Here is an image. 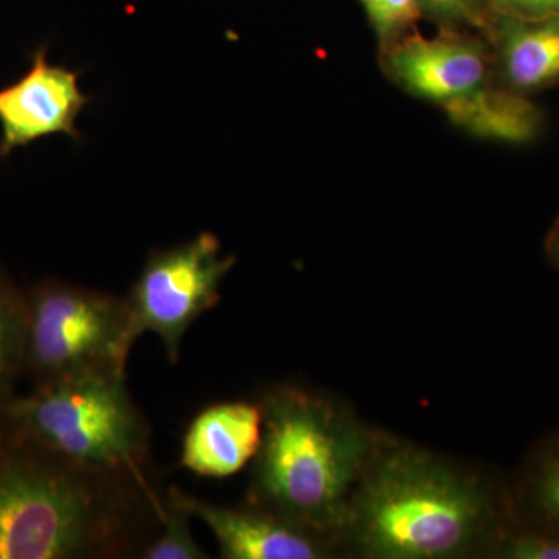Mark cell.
Here are the masks:
<instances>
[{"instance_id": "6da1fadb", "label": "cell", "mask_w": 559, "mask_h": 559, "mask_svg": "<svg viewBox=\"0 0 559 559\" xmlns=\"http://www.w3.org/2000/svg\"><path fill=\"white\" fill-rule=\"evenodd\" d=\"M164 506L150 479L76 465L0 419V559L140 558Z\"/></svg>"}, {"instance_id": "7a4b0ae2", "label": "cell", "mask_w": 559, "mask_h": 559, "mask_svg": "<svg viewBox=\"0 0 559 559\" xmlns=\"http://www.w3.org/2000/svg\"><path fill=\"white\" fill-rule=\"evenodd\" d=\"M507 516L479 474L380 436L340 539L367 558H465L492 554L511 527Z\"/></svg>"}, {"instance_id": "3957f363", "label": "cell", "mask_w": 559, "mask_h": 559, "mask_svg": "<svg viewBox=\"0 0 559 559\" xmlns=\"http://www.w3.org/2000/svg\"><path fill=\"white\" fill-rule=\"evenodd\" d=\"M261 407L250 503L341 544L349 502L380 436L336 400L297 385L271 390Z\"/></svg>"}, {"instance_id": "277c9868", "label": "cell", "mask_w": 559, "mask_h": 559, "mask_svg": "<svg viewBox=\"0 0 559 559\" xmlns=\"http://www.w3.org/2000/svg\"><path fill=\"white\" fill-rule=\"evenodd\" d=\"M0 419L25 439L86 468L148 479L150 426L127 377L36 385L0 403Z\"/></svg>"}, {"instance_id": "5b68a950", "label": "cell", "mask_w": 559, "mask_h": 559, "mask_svg": "<svg viewBox=\"0 0 559 559\" xmlns=\"http://www.w3.org/2000/svg\"><path fill=\"white\" fill-rule=\"evenodd\" d=\"M27 294L25 377L33 388L84 377H127L142 336L130 300L44 278Z\"/></svg>"}, {"instance_id": "8992f818", "label": "cell", "mask_w": 559, "mask_h": 559, "mask_svg": "<svg viewBox=\"0 0 559 559\" xmlns=\"http://www.w3.org/2000/svg\"><path fill=\"white\" fill-rule=\"evenodd\" d=\"M235 261L234 255L221 253L212 231L150 253L128 300L140 333L156 334L171 362L178 360L190 326L218 305L221 283Z\"/></svg>"}, {"instance_id": "52a82bcc", "label": "cell", "mask_w": 559, "mask_h": 559, "mask_svg": "<svg viewBox=\"0 0 559 559\" xmlns=\"http://www.w3.org/2000/svg\"><path fill=\"white\" fill-rule=\"evenodd\" d=\"M381 58L399 86L440 106L488 83L491 66L487 46L459 28H440L433 36L411 32L381 47Z\"/></svg>"}, {"instance_id": "ba28073f", "label": "cell", "mask_w": 559, "mask_h": 559, "mask_svg": "<svg viewBox=\"0 0 559 559\" xmlns=\"http://www.w3.org/2000/svg\"><path fill=\"white\" fill-rule=\"evenodd\" d=\"M28 58L27 72L0 90V159L47 135L80 140L76 119L92 100L80 90L79 70L51 64L47 44Z\"/></svg>"}, {"instance_id": "9c48e42d", "label": "cell", "mask_w": 559, "mask_h": 559, "mask_svg": "<svg viewBox=\"0 0 559 559\" xmlns=\"http://www.w3.org/2000/svg\"><path fill=\"white\" fill-rule=\"evenodd\" d=\"M191 518L207 525L224 559H325L342 547L333 536L278 516L263 507H219L189 495L178 487L168 489Z\"/></svg>"}, {"instance_id": "30bf717a", "label": "cell", "mask_w": 559, "mask_h": 559, "mask_svg": "<svg viewBox=\"0 0 559 559\" xmlns=\"http://www.w3.org/2000/svg\"><path fill=\"white\" fill-rule=\"evenodd\" d=\"M261 439V403L213 404L190 423L182 440L180 465L197 476L226 479L255 459Z\"/></svg>"}, {"instance_id": "8fae6325", "label": "cell", "mask_w": 559, "mask_h": 559, "mask_svg": "<svg viewBox=\"0 0 559 559\" xmlns=\"http://www.w3.org/2000/svg\"><path fill=\"white\" fill-rule=\"evenodd\" d=\"M481 31L495 40L503 75L513 90H540L559 80V16H488Z\"/></svg>"}, {"instance_id": "7c38bea8", "label": "cell", "mask_w": 559, "mask_h": 559, "mask_svg": "<svg viewBox=\"0 0 559 559\" xmlns=\"http://www.w3.org/2000/svg\"><path fill=\"white\" fill-rule=\"evenodd\" d=\"M448 119L471 134L500 142L524 143L538 134L540 116L518 91L485 83L441 106Z\"/></svg>"}, {"instance_id": "4fadbf2b", "label": "cell", "mask_w": 559, "mask_h": 559, "mask_svg": "<svg viewBox=\"0 0 559 559\" xmlns=\"http://www.w3.org/2000/svg\"><path fill=\"white\" fill-rule=\"evenodd\" d=\"M27 294L0 264V403L16 393L25 373Z\"/></svg>"}, {"instance_id": "5bb4252c", "label": "cell", "mask_w": 559, "mask_h": 559, "mask_svg": "<svg viewBox=\"0 0 559 559\" xmlns=\"http://www.w3.org/2000/svg\"><path fill=\"white\" fill-rule=\"evenodd\" d=\"M524 503L535 527L559 535V440L533 460L525 477Z\"/></svg>"}, {"instance_id": "9a60e30c", "label": "cell", "mask_w": 559, "mask_h": 559, "mask_svg": "<svg viewBox=\"0 0 559 559\" xmlns=\"http://www.w3.org/2000/svg\"><path fill=\"white\" fill-rule=\"evenodd\" d=\"M191 514L170 491L165 498L162 533L140 554L143 559H207L190 530Z\"/></svg>"}, {"instance_id": "2e32d148", "label": "cell", "mask_w": 559, "mask_h": 559, "mask_svg": "<svg viewBox=\"0 0 559 559\" xmlns=\"http://www.w3.org/2000/svg\"><path fill=\"white\" fill-rule=\"evenodd\" d=\"M380 46L409 35L421 20L418 0H360Z\"/></svg>"}, {"instance_id": "e0dca14e", "label": "cell", "mask_w": 559, "mask_h": 559, "mask_svg": "<svg viewBox=\"0 0 559 559\" xmlns=\"http://www.w3.org/2000/svg\"><path fill=\"white\" fill-rule=\"evenodd\" d=\"M492 554L507 559H559V535L535 525L527 528L511 525Z\"/></svg>"}, {"instance_id": "ac0fdd59", "label": "cell", "mask_w": 559, "mask_h": 559, "mask_svg": "<svg viewBox=\"0 0 559 559\" xmlns=\"http://www.w3.org/2000/svg\"><path fill=\"white\" fill-rule=\"evenodd\" d=\"M489 0H418L421 17L440 28H484Z\"/></svg>"}, {"instance_id": "d6986e66", "label": "cell", "mask_w": 559, "mask_h": 559, "mask_svg": "<svg viewBox=\"0 0 559 559\" xmlns=\"http://www.w3.org/2000/svg\"><path fill=\"white\" fill-rule=\"evenodd\" d=\"M488 16H511L522 20L559 16V0H489Z\"/></svg>"}, {"instance_id": "ffe728a7", "label": "cell", "mask_w": 559, "mask_h": 559, "mask_svg": "<svg viewBox=\"0 0 559 559\" xmlns=\"http://www.w3.org/2000/svg\"><path fill=\"white\" fill-rule=\"evenodd\" d=\"M547 253H549L551 263L559 267V223L551 230L549 241H547Z\"/></svg>"}]
</instances>
